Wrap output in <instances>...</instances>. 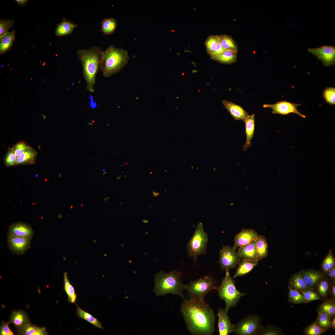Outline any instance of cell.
Returning <instances> with one entry per match:
<instances>
[{
    "label": "cell",
    "mask_w": 335,
    "mask_h": 335,
    "mask_svg": "<svg viewBox=\"0 0 335 335\" xmlns=\"http://www.w3.org/2000/svg\"><path fill=\"white\" fill-rule=\"evenodd\" d=\"M181 312L189 332L195 335H211L215 331L213 310L204 299L190 297L182 302Z\"/></svg>",
    "instance_id": "obj_1"
},
{
    "label": "cell",
    "mask_w": 335,
    "mask_h": 335,
    "mask_svg": "<svg viewBox=\"0 0 335 335\" xmlns=\"http://www.w3.org/2000/svg\"><path fill=\"white\" fill-rule=\"evenodd\" d=\"M102 51L100 47L95 46L87 49H79L77 51L78 59L82 63L86 88L91 92H94L96 76L100 69Z\"/></svg>",
    "instance_id": "obj_2"
},
{
    "label": "cell",
    "mask_w": 335,
    "mask_h": 335,
    "mask_svg": "<svg viewBox=\"0 0 335 335\" xmlns=\"http://www.w3.org/2000/svg\"><path fill=\"white\" fill-rule=\"evenodd\" d=\"M182 274L178 271H160L154 275L153 292L157 296L169 294L179 296L185 301L183 292L185 285L182 282Z\"/></svg>",
    "instance_id": "obj_3"
},
{
    "label": "cell",
    "mask_w": 335,
    "mask_h": 335,
    "mask_svg": "<svg viewBox=\"0 0 335 335\" xmlns=\"http://www.w3.org/2000/svg\"><path fill=\"white\" fill-rule=\"evenodd\" d=\"M129 59L127 50L110 45L102 51L100 70L103 76L108 78L118 73L127 65Z\"/></svg>",
    "instance_id": "obj_4"
},
{
    "label": "cell",
    "mask_w": 335,
    "mask_h": 335,
    "mask_svg": "<svg viewBox=\"0 0 335 335\" xmlns=\"http://www.w3.org/2000/svg\"><path fill=\"white\" fill-rule=\"evenodd\" d=\"M219 297L225 303V309L228 311L231 308L236 306L240 298L246 294L239 291L235 285V281L231 277L229 270H226L225 277L220 285L216 287Z\"/></svg>",
    "instance_id": "obj_5"
},
{
    "label": "cell",
    "mask_w": 335,
    "mask_h": 335,
    "mask_svg": "<svg viewBox=\"0 0 335 335\" xmlns=\"http://www.w3.org/2000/svg\"><path fill=\"white\" fill-rule=\"evenodd\" d=\"M208 241V236L204 230L203 224L199 222L187 244L189 256L195 261L198 256L205 254Z\"/></svg>",
    "instance_id": "obj_6"
},
{
    "label": "cell",
    "mask_w": 335,
    "mask_h": 335,
    "mask_svg": "<svg viewBox=\"0 0 335 335\" xmlns=\"http://www.w3.org/2000/svg\"><path fill=\"white\" fill-rule=\"evenodd\" d=\"M216 287L212 277L206 275L196 280L190 282L185 285V289L190 297L204 299L206 294L211 290L215 289Z\"/></svg>",
    "instance_id": "obj_7"
},
{
    "label": "cell",
    "mask_w": 335,
    "mask_h": 335,
    "mask_svg": "<svg viewBox=\"0 0 335 335\" xmlns=\"http://www.w3.org/2000/svg\"><path fill=\"white\" fill-rule=\"evenodd\" d=\"M262 326L257 315H250L234 325L233 332L236 335H257Z\"/></svg>",
    "instance_id": "obj_8"
},
{
    "label": "cell",
    "mask_w": 335,
    "mask_h": 335,
    "mask_svg": "<svg viewBox=\"0 0 335 335\" xmlns=\"http://www.w3.org/2000/svg\"><path fill=\"white\" fill-rule=\"evenodd\" d=\"M219 254L218 263L221 268L226 271L236 267L241 260L238 252L228 245L223 246Z\"/></svg>",
    "instance_id": "obj_9"
},
{
    "label": "cell",
    "mask_w": 335,
    "mask_h": 335,
    "mask_svg": "<svg viewBox=\"0 0 335 335\" xmlns=\"http://www.w3.org/2000/svg\"><path fill=\"white\" fill-rule=\"evenodd\" d=\"M307 51L322 61L324 66L328 67L334 65L335 47L324 45L315 48H309Z\"/></svg>",
    "instance_id": "obj_10"
},
{
    "label": "cell",
    "mask_w": 335,
    "mask_h": 335,
    "mask_svg": "<svg viewBox=\"0 0 335 335\" xmlns=\"http://www.w3.org/2000/svg\"><path fill=\"white\" fill-rule=\"evenodd\" d=\"M301 105L286 101L283 100L271 104H264V108H269L272 110L273 114L286 115L291 113H295L303 118H306L305 115L303 114L297 109V107Z\"/></svg>",
    "instance_id": "obj_11"
},
{
    "label": "cell",
    "mask_w": 335,
    "mask_h": 335,
    "mask_svg": "<svg viewBox=\"0 0 335 335\" xmlns=\"http://www.w3.org/2000/svg\"><path fill=\"white\" fill-rule=\"evenodd\" d=\"M31 238L9 235L7 239L8 246L13 252L18 254H23L29 247Z\"/></svg>",
    "instance_id": "obj_12"
},
{
    "label": "cell",
    "mask_w": 335,
    "mask_h": 335,
    "mask_svg": "<svg viewBox=\"0 0 335 335\" xmlns=\"http://www.w3.org/2000/svg\"><path fill=\"white\" fill-rule=\"evenodd\" d=\"M228 311L225 309L218 310V327L220 335H228L233 332L234 325L232 324L228 315Z\"/></svg>",
    "instance_id": "obj_13"
},
{
    "label": "cell",
    "mask_w": 335,
    "mask_h": 335,
    "mask_svg": "<svg viewBox=\"0 0 335 335\" xmlns=\"http://www.w3.org/2000/svg\"><path fill=\"white\" fill-rule=\"evenodd\" d=\"M258 235L257 232L253 229H243L241 231L235 235L234 239V245L233 247L236 250L238 247L246 245L255 241Z\"/></svg>",
    "instance_id": "obj_14"
},
{
    "label": "cell",
    "mask_w": 335,
    "mask_h": 335,
    "mask_svg": "<svg viewBox=\"0 0 335 335\" xmlns=\"http://www.w3.org/2000/svg\"><path fill=\"white\" fill-rule=\"evenodd\" d=\"M300 272L306 284L312 290L325 275L321 271L313 269L302 270Z\"/></svg>",
    "instance_id": "obj_15"
},
{
    "label": "cell",
    "mask_w": 335,
    "mask_h": 335,
    "mask_svg": "<svg viewBox=\"0 0 335 335\" xmlns=\"http://www.w3.org/2000/svg\"><path fill=\"white\" fill-rule=\"evenodd\" d=\"M242 259L258 261L259 260L256 249L255 241L239 247L238 249Z\"/></svg>",
    "instance_id": "obj_16"
},
{
    "label": "cell",
    "mask_w": 335,
    "mask_h": 335,
    "mask_svg": "<svg viewBox=\"0 0 335 335\" xmlns=\"http://www.w3.org/2000/svg\"><path fill=\"white\" fill-rule=\"evenodd\" d=\"M34 231L29 225L22 223H18L11 225L8 230L9 235L23 237H31Z\"/></svg>",
    "instance_id": "obj_17"
},
{
    "label": "cell",
    "mask_w": 335,
    "mask_h": 335,
    "mask_svg": "<svg viewBox=\"0 0 335 335\" xmlns=\"http://www.w3.org/2000/svg\"><path fill=\"white\" fill-rule=\"evenodd\" d=\"M222 103L235 120L244 121L248 115V113L239 105L226 100H223Z\"/></svg>",
    "instance_id": "obj_18"
},
{
    "label": "cell",
    "mask_w": 335,
    "mask_h": 335,
    "mask_svg": "<svg viewBox=\"0 0 335 335\" xmlns=\"http://www.w3.org/2000/svg\"><path fill=\"white\" fill-rule=\"evenodd\" d=\"M246 140L242 150L245 151L252 145L251 140L253 137L255 126V114L248 115L244 120Z\"/></svg>",
    "instance_id": "obj_19"
},
{
    "label": "cell",
    "mask_w": 335,
    "mask_h": 335,
    "mask_svg": "<svg viewBox=\"0 0 335 335\" xmlns=\"http://www.w3.org/2000/svg\"><path fill=\"white\" fill-rule=\"evenodd\" d=\"M9 321L16 327L17 333L26 324L29 322L28 316L22 310L12 311Z\"/></svg>",
    "instance_id": "obj_20"
},
{
    "label": "cell",
    "mask_w": 335,
    "mask_h": 335,
    "mask_svg": "<svg viewBox=\"0 0 335 335\" xmlns=\"http://www.w3.org/2000/svg\"><path fill=\"white\" fill-rule=\"evenodd\" d=\"M77 26V24L67 20L66 18H63L62 21L57 25L55 30V34L58 37L70 34Z\"/></svg>",
    "instance_id": "obj_21"
},
{
    "label": "cell",
    "mask_w": 335,
    "mask_h": 335,
    "mask_svg": "<svg viewBox=\"0 0 335 335\" xmlns=\"http://www.w3.org/2000/svg\"><path fill=\"white\" fill-rule=\"evenodd\" d=\"M288 286L299 292L310 289L305 282L300 271L292 275L289 279Z\"/></svg>",
    "instance_id": "obj_22"
},
{
    "label": "cell",
    "mask_w": 335,
    "mask_h": 335,
    "mask_svg": "<svg viewBox=\"0 0 335 335\" xmlns=\"http://www.w3.org/2000/svg\"><path fill=\"white\" fill-rule=\"evenodd\" d=\"M258 264V261L241 260L238 265V267L232 277L233 278L246 275L250 272Z\"/></svg>",
    "instance_id": "obj_23"
},
{
    "label": "cell",
    "mask_w": 335,
    "mask_h": 335,
    "mask_svg": "<svg viewBox=\"0 0 335 335\" xmlns=\"http://www.w3.org/2000/svg\"><path fill=\"white\" fill-rule=\"evenodd\" d=\"M255 244L259 260L267 257L268 246L266 237L263 235H258L255 240Z\"/></svg>",
    "instance_id": "obj_24"
},
{
    "label": "cell",
    "mask_w": 335,
    "mask_h": 335,
    "mask_svg": "<svg viewBox=\"0 0 335 335\" xmlns=\"http://www.w3.org/2000/svg\"><path fill=\"white\" fill-rule=\"evenodd\" d=\"M331 282L324 276L317 284L314 290L323 300L328 297L330 293Z\"/></svg>",
    "instance_id": "obj_25"
},
{
    "label": "cell",
    "mask_w": 335,
    "mask_h": 335,
    "mask_svg": "<svg viewBox=\"0 0 335 335\" xmlns=\"http://www.w3.org/2000/svg\"><path fill=\"white\" fill-rule=\"evenodd\" d=\"M15 38V31L8 32L0 36V53L4 54L8 51L13 44Z\"/></svg>",
    "instance_id": "obj_26"
},
{
    "label": "cell",
    "mask_w": 335,
    "mask_h": 335,
    "mask_svg": "<svg viewBox=\"0 0 335 335\" xmlns=\"http://www.w3.org/2000/svg\"><path fill=\"white\" fill-rule=\"evenodd\" d=\"M77 309L76 314L77 316L87 321L96 328L103 329L104 327L102 323L91 314L83 310L76 304Z\"/></svg>",
    "instance_id": "obj_27"
},
{
    "label": "cell",
    "mask_w": 335,
    "mask_h": 335,
    "mask_svg": "<svg viewBox=\"0 0 335 335\" xmlns=\"http://www.w3.org/2000/svg\"><path fill=\"white\" fill-rule=\"evenodd\" d=\"M17 333L24 335L48 334L45 327H39L34 326L30 323V322L26 324Z\"/></svg>",
    "instance_id": "obj_28"
},
{
    "label": "cell",
    "mask_w": 335,
    "mask_h": 335,
    "mask_svg": "<svg viewBox=\"0 0 335 335\" xmlns=\"http://www.w3.org/2000/svg\"><path fill=\"white\" fill-rule=\"evenodd\" d=\"M37 154V151L31 148L16 158V165L34 163Z\"/></svg>",
    "instance_id": "obj_29"
},
{
    "label": "cell",
    "mask_w": 335,
    "mask_h": 335,
    "mask_svg": "<svg viewBox=\"0 0 335 335\" xmlns=\"http://www.w3.org/2000/svg\"><path fill=\"white\" fill-rule=\"evenodd\" d=\"M318 306V313L324 312L328 314L332 318L335 315V300L331 297H327Z\"/></svg>",
    "instance_id": "obj_30"
},
{
    "label": "cell",
    "mask_w": 335,
    "mask_h": 335,
    "mask_svg": "<svg viewBox=\"0 0 335 335\" xmlns=\"http://www.w3.org/2000/svg\"><path fill=\"white\" fill-rule=\"evenodd\" d=\"M63 276V289L67 295L68 301L70 303L76 304L77 296L75 289L69 279L67 273L65 272Z\"/></svg>",
    "instance_id": "obj_31"
},
{
    "label": "cell",
    "mask_w": 335,
    "mask_h": 335,
    "mask_svg": "<svg viewBox=\"0 0 335 335\" xmlns=\"http://www.w3.org/2000/svg\"><path fill=\"white\" fill-rule=\"evenodd\" d=\"M101 24V31L104 34L109 35L114 32L118 22L114 18L110 17L103 19Z\"/></svg>",
    "instance_id": "obj_32"
},
{
    "label": "cell",
    "mask_w": 335,
    "mask_h": 335,
    "mask_svg": "<svg viewBox=\"0 0 335 335\" xmlns=\"http://www.w3.org/2000/svg\"><path fill=\"white\" fill-rule=\"evenodd\" d=\"M214 60L223 64H232L237 61V52L232 51L226 50Z\"/></svg>",
    "instance_id": "obj_33"
},
{
    "label": "cell",
    "mask_w": 335,
    "mask_h": 335,
    "mask_svg": "<svg viewBox=\"0 0 335 335\" xmlns=\"http://www.w3.org/2000/svg\"><path fill=\"white\" fill-rule=\"evenodd\" d=\"M288 287L289 290L288 295V302L296 304L307 303L303 296L299 292L288 286Z\"/></svg>",
    "instance_id": "obj_34"
},
{
    "label": "cell",
    "mask_w": 335,
    "mask_h": 335,
    "mask_svg": "<svg viewBox=\"0 0 335 335\" xmlns=\"http://www.w3.org/2000/svg\"><path fill=\"white\" fill-rule=\"evenodd\" d=\"M221 44L226 50L232 51L237 52L238 47L233 40L230 36L226 35H222L218 36Z\"/></svg>",
    "instance_id": "obj_35"
},
{
    "label": "cell",
    "mask_w": 335,
    "mask_h": 335,
    "mask_svg": "<svg viewBox=\"0 0 335 335\" xmlns=\"http://www.w3.org/2000/svg\"><path fill=\"white\" fill-rule=\"evenodd\" d=\"M335 266V258L331 250L324 258L321 264V271L324 274Z\"/></svg>",
    "instance_id": "obj_36"
},
{
    "label": "cell",
    "mask_w": 335,
    "mask_h": 335,
    "mask_svg": "<svg viewBox=\"0 0 335 335\" xmlns=\"http://www.w3.org/2000/svg\"><path fill=\"white\" fill-rule=\"evenodd\" d=\"M328 330L319 326L315 320L310 325L306 327L303 332L305 335H321Z\"/></svg>",
    "instance_id": "obj_37"
},
{
    "label": "cell",
    "mask_w": 335,
    "mask_h": 335,
    "mask_svg": "<svg viewBox=\"0 0 335 335\" xmlns=\"http://www.w3.org/2000/svg\"><path fill=\"white\" fill-rule=\"evenodd\" d=\"M258 335H283L285 334L279 327L268 325L264 327L262 326Z\"/></svg>",
    "instance_id": "obj_38"
},
{
    "label": "cell",
    "mask_w": 335,
    "mask_h": 335,
    "mask_svg": "<svg viewBox=\"0 0 335 335\" xmlns=\"http://www.w3.org/2000/svg\"><path fill=\"white\" fill-rule=\"evenodd\" d=\"M219 40L218 36L212 35L206 39L205 44L208 53L211 56L214 51Z\"/></svg>",
    "instance_id": "obj_39"
},
{
    "label": "cell",
    "mask_w": 335,
    "mask_h": 335,
    "mask_svg": "<svg viewBox=\"0 0 335 335\" xmlns=\"http://www.w3.org/2000/svg\"><path fill=\"white\" fill-rule=\"evenodd\" d=\"M332 318L327 313L322 312L318 313L315 320L317 324L321 328L328 329L330 322Z\"/></svg>",
    "instance_id": "obj_40"
},
{
    "label": "cell",
    "mask_w": 335,
    "mask_h": 335,
    "mask_svg": "<svg viewBox=\"0 0 335 335\" xmlns=\"http://www.w3.org/2000/svg\"><path fill=\"white\" fill-rule=\"evenodd\" d=\"M31 148V147L25 142L21 141L16 143L11 148L17 158L23 153Z\"/></svg>",
    "instance_id": "obj_41"
},
{
    "label": "cell",
    "mask_w": 335,
    "mask_h": 335,
    "mask_svg": "<svg viewBox=\"0 0 335 335\" xmlns=\"http://www.w3.org/2000/svg\"><path fill=\"white\" fill-rule=\"evenodd\" d=\"M323 96L326 102L331 105L335 104V88L334 87L326 88L323 92Z\"/></svg>",
    "instance_id": "obj_42"
},
{
    "label": "cell",
    "mask_w": 335,
    "mask_h": 335,
    "mask_svg": "<svg viewBox=\"0 0 335 335\" xmlns=\"http://www.w3.org/2000/svg\"><path fill=\"white\" fill-rule=\"evenodd\" d=\"M300 293L303 296L307 303L315 300H322L317 294L312 289H307Z\"/></svg>",
    "instance_id": "obj_43"
},
{
    "label": "cell",
    "mask_w": 335,
    "mask_h": 335,
    "mask_svg": "<svg viewBox=\"0 0 335 335\" xmlns=\"http://www.w3.org/2000/svg\"><path fill=\"white\" fill-rule=\"evenodd\" d=\"M16 159L14 153L11 148H9L4 158V163L7 167L15 165Z\"/></svg>",
    "instance_id": "obj_44"
},
{
    "label": "cell",
    "mask_w": 335,
    "mask_h": 335,
    "mask_svg": "<svg viewBox=\"0 0 335 335\" xmlns=\"http://www.w3.org/2000/svg\"><path fill=\"white\" fill-rule=\"evenodd\" d=\"M14 24L13 20H5L1 19L0 20V36L8 32V30L13 26Z\"/></svg>",
    "instance_id": "obj_45"
},
{
    "label": "cell",
    "mask_w": 335,
    "mask_h": 335,
    "mask_svg": "<svg viewBox=\"0 0 335 335\" xmlns=\"http://www.w3.org/2000/svg\"><path fill=\"white\" fill-rule=\"evenodd\" d=\"M10 322H6L2 321L0 325V334L1 335H13L14 334L12 331L9 327Z\"/></svg>",
    "instance_id": "obj_46"
},
{
    "label": "cell",
    "mask_w": 335,
    "mask_h": 335,
    "mask_svg": "<svg viewBox=\"0 0 335 335\" xmlns=\"http://www.w3.org/2000/svg\"><path fill=\"white\" fill-rule=\"evenodd\" d=\"M226 50L224 49L222 46L219 39L216 48L210 57L212 59L214 60L217 56L222 54Z\"/></svg>",
    "instance_id": "obj_47"
},
{
    "label": "cell",
    "mask_w": 335,
    "mask_h": 335,
    "mask_svg": "<svg viewBox=\"0 0 335 335\" xmlns=\"http://www.w3.org/2000/svg\"><path fill=\"white\" fill-rule=\"evenodd\" d=\"M325 275L331 283H335V266L327 272Z\"/></svg>",
    "instance_id": "obj_48"
},
{
    "label": "cell",
    "mask_w": 335,
    "mask_h": 335,
    "mask_svg": "<svg viewBox=\"0 0 335 335\" xmlns=\"http://www.w3.org/2000/svg\"><path fill=\"white\" fill-rule=\"evenodd\" d=\"M329 295L331 298L335 300V283H331Z\"/></svg>",
    "instance_id": "obj_49"
},
{
    "label": "cell",
    "mask_w": 335,
    "mask_h": 335,
    "mask_svg": "<svg viewBox=\"0 0 335 335\" xmlns=\"http://www.w3.org/2000/svg\"><path fill=\"white\" fill-rule=\"evenodd\" d=\"M335 329V317L334 316L330 320L329 326L328 327V329Z\"/></svg>",
    "instance_id": "obj_50"
},
{
    "label": "cell",
    "mask_w": 335,
    "mask_h": 335,
    "mask_svg": "<svg viewBox=\"0 0 335 335\" xmlns=\"http://www.w3.org/2000/svg\"><path fill=\"white\" fill-rule=\"evenodd\" d=\"M15 1L17 4L20 6H23L25 5L29 1L28 0H16Z\"/></svg>",
    "instance_id": "obj_51"
},
{
    "label": "cell",
    "mask_w": 335,
    "mask_h": 335,
    "mask_svg": "<svg viewBox=\"0 0 335 335\" xmlns=\"http://www.w3.org/2000/svg\"><path fill=\"white\" fill-rule=\"evenodd\" d=\"M90 99L92 100V101L91 100V101L90 103V106H91V107L92 108H95L96 106V103H94V102H93V100H92V99H91V97H90Z\"/></svg>",
    "instance_id": "obj_52"
},
{
    "label": "cell",
    "mask_w": 335,
    "mask_h": 335,
    "mask_svg": "<svg viewBox=\"0 0 335 335\" xmlns=\"http://www.w3.org/2000/svg\"><path fill=\"white\" fill-rule=\"evenodd\" d=\"M152 194H153V195H154V197H156V196H158V195H159V193H158V192H157V193H156V192H155V191H153L152 192Z\"/></svg>",
    "instance_id": "obj_53"
},
{
    "label": "cell",
    "mask_w": 335,
    "mask_h": 335,
    "mask_svg": "<svg viewBox=\"0 0 335 335\" xmlns=\"http://www.w3.org/2000/svg\"><path fill=\"white\" fill-rule=\"evenodd\" d=\"M109 197H108V198H106V199H104V200H105V201H106V199H109Z\"/></svg>",
    "instance_id": "obj_54"
},
{
    "label": "cell",
    "mask_w": 335,
    "mask_h": 335,
    "mask_svg": "<svg viewBox=\"0 0 335 335\" xmlns=\"http://www.w3.org/2000/svg\"><path fill=\"white\" fill-rule=\"evenodd\" d=\"M105 169H103V172H104V171H105Z\"/></svg>",
    "instance_id": "obj_55"
}]
</instances>
